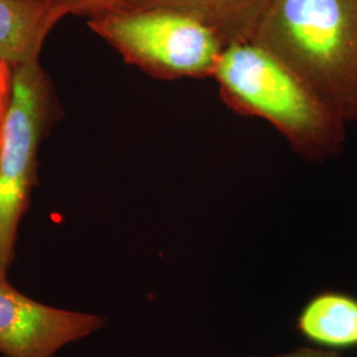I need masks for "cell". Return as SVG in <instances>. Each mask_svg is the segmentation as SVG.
I'll return each mask as SVG.
<instances>
[{
  "mask_svg": "<svg viewBox=\"0 0 357 357\" xmlns=\"http://www.w3.org/2000/svg\"><path fill=\"white\" fill-rule=\"evenodd\" d=\"M57 23L52 0H0V63L11 68L40 61Z\"/></svg>",
  "mask_w": 357,
  "mask_h": 357,
  "instance_id": "7",
  "label": "cell"
},
{
  "mask_svg": "<svg viewBox=\"0 0 357 357\" xmlns=\"http://www.w3.org/2000/svg\"><path fill=\"white\" fill-rule=\"evenodd\" d=\"M88 26L126 64L165 81L213 78L227 48L211 28L167 8H115L91 16Z\"/></svg>",
  "mask_w": 357,
  "mask_h": 357,
  "instance_id": "4",
  "label": "cell"
},
{
  "mask_svg": "<svg viewBox=\"0 0 357 357\" xmlns=\"http://www.w3.org/2000/svg\"><path fill=\"white\" fill-rule=\"evenodd\" d=\"M296 328L314 344L357 347V299L343 293H321L302 310Z\"/></svg>",
  "mask_w": 357,
  "mask_h": 357,
  "instance_id": "8",
  "label": "cell"
},
{
  "mask_svg": "<svg viewBox=\"0 0 357 357\" xmlns=\"http://www.w3.org/2000/svg\"><path fill=\"white\" fill-rule=\"evenodd\" d=\"M273 0H114L115 8H167L188 15L227 45L250 40ZM107 10V11H109Z\"/></svg>",
  "mask_w": 357,
  "mask_h": 357,
  "instance_id": "6",
  "label": "cell"
},
{
  "mask_svg": "<svg viewBox=\"0 0 357 357\" xmlns=\"http://www.w3.org/2000/svg\"><path fill=\"white\" fill-rule=\"evenodd\" d=\"M213 79L228 109L265 119L303 159L319 163L342 153L347 119L264 47L250 40L227 45Z\"/></svg>",
  "mask_w": 357,
  "mask_h": 357,
  "instance_id": "1",
  "label": "cell"
},
{
  "mask_svg": "<svg viewBox=\"0 0 357 357\" xmlns=\"http://www.w3.org/2000/svg\"><path fill=\"white\" fill-rule=\"evenodd\" d=\"M277 357H340L339 354L332 351H323V349H314V348H301L294 351L291 354Z\"/></svg>",
  "mask_w": 357,
  "mask_h": 357,
  "instance_id": "10",
  "label": "cell"
},
{
  "mask_svg": "<svg viewBox=\"0 0 357 357\" xmlns=\"http://www.w3.org/2000/svg\"><path fill=\"white\" fill-rule=\"evenodd\" d=\"M61 112L40 61L10 68L0 128V278H8L19 227L38 185V149Z\"/></svg>",
  "mask_w": 357,
  "mask_h": 357,
  "instance_id": "3",
  "label": "cell"
},
{
  "mask_svg": "<svg viewBox=\"0 0 357 357\" xmlns=\"http://www.w3.org/2000/svg\"><path fill=\"white\" fill-rule=\"evenodd\" d=\"M113 3L114 0H52V8L56 19L60 22L66 16L89 19L107 11Z\"/></svg>",
  "mask_w": 357,
  "mask_h": 357,
  "instance_id": "9",
  "label": "cell"
},
{
  "mask_svg": "<svg viewBox=\"0 0 357 357\" xmlns=\"http://www.w3.org/2000/svg\"><path fill=\"white\" fill-rule=\"evenodd\" d=\"M105 319L43 305L0 278V354L4 357H53L72 342L102 328Z\"/></svg>",
  "mask_w": 357,
  "mask_h": 357,
  "instance_id": "5",
  "label": "cell"
},
{
  "mask_svg": "<svg viewBox=\"0 0 357 357\" xmlns=\"http://www.w3.org/2000/svg\"><path fill=\"white\" fill-rule=\"evenodd\" d=\"M250 41L357 122V0H273Z\"/></svg>",
  "mask_w": 357,
  "mask_h": 357,
  "instance_id": "2",
  "label": "cell"
}]
</instances>
